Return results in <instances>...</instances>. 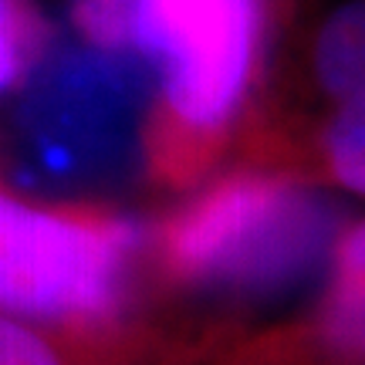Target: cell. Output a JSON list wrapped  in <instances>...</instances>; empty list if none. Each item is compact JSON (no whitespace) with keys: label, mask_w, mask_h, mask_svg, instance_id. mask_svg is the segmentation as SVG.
<instances>
[{"label":"cell","mask_w":365,"mask_h":365,"mask_svg":"<svg viewBox=\"0 0 365 365\" xmlns=\"http://www.w3.org/2000/svg\"><path fill=\"white\" fill-rule=\"evenodd\" d=\"M125 54L149 65L176 122L213 132L254 81L261 7L257 0H125Z\"/></svg>","instance_id":"obj_3"},{"label":"cell","mask_w":365,"mask_h":365,"mask_svg":"<svg viewBox=\"0 0 365 365\" xmlns=\"http://www.w3.org/2000/svg\"><path fill=\"white\" fill-rule=\"evenodd\" d=\"M318 335L341 362L365 365V220L339 234L325 264Z\"/></svg>","instance_id":"obj_6"},{"label":"cell","mask_w":365,"mask_h":365,"mask_svg":"<svg viewBox=\"0 0 365 365\" xmlns=\"http://www.w3.org/2000/svg\"><path fill=\"white\" fill-rule=\"evenodd\" d=\"M328 196L274 176H240L193 200L166 230L173 271L220 291L267 294L325 267L339 240Z\"/></svg>","instance_id":"obj_1"},{"label":"cell","mask_w":365,"mask_h":365,"mask_svg":"<svg viewBox=\"0 0 365 365\" xmlns=\"http://www.w3.org/2000/svg\"><path fill=\"white\" fill-rule=\"evenodd\" d=\"M41 27L24 0H0V98L14 91L38 65Z\"/></svg>","instance_id":"obj_7"},{"label":"cell","mask_w":365,"mask_h":365,"mask_svg":"<svg viewBox=\"0 0 365 365\" xmlns=\"http://www.w3.org/2000/svg\"><path fill=\"white\" fill-rule=\"evenodd\" d=\"M0 365H71V355L44 325L0 312Z\"/></svg>","instance_id":"obj_8"},{"label":"cell","mask_w":365,"mask_h":365,"mask_svg":"<svg viewBox=\"0 0 365 365\" xmlns=\"http://www.w3.org/2000/svg\"><path fill=\"white\" fill-rule=\"evenodd\" d=\"M139 247L132 223L0 190V312L34 325H95L118 312Z\"/></svg>","instance_id":"obj_2"},{"label":"cell","mask_w":365,"mask_h":365,"mask_svg":"<svg viewBox=\"0 0 365 365\" xmlns=\"http://www.w3.org/2000/svg\"><path fill=\"white\" fill-rule=\"evenodd\" d=\"M85 58H65L38 85L31 108V129L38 145L54 159H75L91 153H115L129 129L135 88L125 68L129 54L91 48Z\"/></svg>","instance_id":"obj_4"},{"label":"cell","mask_w":365,"mask_h":365,"mask_svg":"<svg viewBox=\"0 0 365 365\" xmlns=\"http://www.w3.org/2000/svg\"><path fill=\"white\" fill-rule=\"evenodd\" d=\"M314 75L331 98L325 156L335 180L365 196V4L328 17L314 41Z\"/></svg>","instance_id":"obj_5"}]
</instances>
